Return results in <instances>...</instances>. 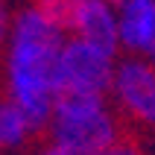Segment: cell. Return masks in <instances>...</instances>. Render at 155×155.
<instances>
[{
  "instance_id": "6da1fadb",
  "label": "cell",
  "mask_w": 155,
  "mask_h": 155,
  "mask_svg": "<svg viewBox=\"0 0 155 155\" xmlns=\"http://www.w3.org/2000/svg\"><path fill=\"white\" fill-rule=\"evenodd\" d=\"M68 32L38 3L15 12L12 29L3 44V97L44 129L59 100V56Z\"/></svg>"
},
{
  "instance_id": "7a4b0ae2",
  "label": "cell",
  "mask_w": 155,
  "mask_h": 155,
  "mask_svg": "<svg viewBox=\"0 0 155 155\" xmlns=\"http://www.w3.org/2000/svg\"><path fill=\"white\" fill-rule=\"evenodd\" d=\"M44 129L53 147L79 155L105 152L126 138L123 120L111 108L108 97H59Z\"/></svg>"
},
{
  "instance_id": "3957f363",
  "label": "cell",
  "mask_w": 155,
  "mask_h": 155,
  "mask_svg": "<svg viewBox=\"0 0 155 155\" xmlns=\"http://www.w3.org/2000/svg\"><path fill=\"white\" fill-rule=\"evenodd\" d=\"M108 103L117 117L140 129L155 126V64L138 56H120L108 85Z\"/></svg>"
},
{
  "instance_id": "277c9868",
  "label": "cell",
  "mask_w": 155,
  "mask_h": 155,
  "mask_svg": "<svg viewBox=\"0 0 155 155\" xmlns=\"http://www.w3.org/2000/svg\"><path fill=\"white\" fill-rule=\"evenodd\" d=\"M120 56L68 38L59 56V94L61 97H108L114 64Z\"/></svg>"
},
{
  "instance_id": "5b68a950",
  "label": "cell",
  "mask_w": 155,
  "mask_h": 155,
  "mask_svg": "<svg viewBox=\"0 0 155 155\" xmlns=\"http://www.w3.org/2000/svg\"><path fill=\"white\" fill-rule=\"evenodd\" d=\"M68 38L85 41L91 47L120 56V44H117V6L108 0H82L76 15L68 24Z\"/></svg>"
},
{
  "instance_id": "8992f818",
  "label": "cell",
  "mask_w": 155,
  "mask_h": 155,
  "mask_svg": "<svg viewBox=\"0 0 155 155\" xmlns=\"http://www.w3.org/2000/svg\"><path fill=\"white\" fill-rule=\"evenodd\" d=\"M117 44L123 56L147 59L155 47V0L117 3Z\"/></svg>"
},
{
  "instance_id": "52a82bcc",
  "label": "cell",
  "mask_w": 155,
  "mask_h": 155,
  "mask_svg": "<svg viewBox=\"0 0 155 155\" xmlns=\"http://www.w3.org/2000/svg\"><path fill=\"white\" fill-rule=\"evenodd\" d=\"M35 132L38 129L32 126V120H29L21 108H18L12 100L0 97V152L24 149Z\"/></svg>"
},
{
  "instance_id": "ba28073f",
  "label": "cell",
  "mask_w": 155,
  "mask_h": 155,
  "mask_svg": "<svg viewBox=\"0 0 155 155\" xmlns=\"http://www.w3.org/2000/svg\"><path fill=\"white\" fill-rule=\"evenodd\" d=\"M79 3H82V0H38V6H41L61 29H68V24H70V18L76 15Z\"/></svg>"
},
{
  "instance_id": "9c48e42d",
  "label": "cell",
  "mask_w": 155,
  "mask_h": 155,
  "mask_svg": "<svg viewBox=\"0 0 155 155\" xmlns=\"http://www.w3.org/2000/svg\"><path fill=\"white\" fill-rule=\"evenodd\" d=\"M97 155H143V149H140L132 138H120L114 147H108L105 152H97Z\"/></svg>"
},
{
  "instance_id": "30bf717a",
  "label": "cell",
  "mask_w": 155,
  "mask_h": 155,
  "mask_svg": "<svg viewBox=\"0 0 155 155\" xmlns=\"http://www.w3.org/2000/svg\"><path fill=\"white\" fill-rule=\"evenodd\" d=\"M12 18H15V12L9 9V0H0V47H3V44H6V38H9Z\"/></svg>"
},
{
  "instance_id": "8fae6325",
  "label": "cell",
  "mask_w": 155,
  "mask_h": 155,
  "mask_svg": "<svg viewBox=\"0 0 155 155\" xmlns=\"http://www.w3.org/2000/svg\"><path fill=\"white\" fill-rule=\"evenodd\" d=\"M35 155H79V152H70V149H61V147H53V143H44Z\"/></svg>"
},
{
  "instance_id": "7c38bea8",
  "label": "cell",
  "mask_w": 155,
  "mask_h": 155,
  "mask_svg": "<svg viewBox=\"0 0 155 155\" xmlns=\"http://www.w3.org/2000/svg\"><path fill=\"white\" fill-rule=\"evenodd\" d=\"M108 3H114V6H117V3H120V0H108Z\"/></svg>"
},
{
  "instance_id": "4fadbf2b",
  "label": "cell",
  "mask_w": 155,
  "mask_h": 155,
  "mask_svg": "<svg viewBox=\"0 0 155 155\" xmlns=\"http://www.w3.org/2000/svg\"><path fill=\"white\" fill-rule=\"evenodd\" d=\"M32 3H38V0H32Z\"/></svg>"
},
{
  "instance_id": "5bb4252c",
  "label": "cell",
  "mask_w": 155,
  "mask_h": 155,
  "mask_svg": "<svg viewBox=\"0 0 155 155\" xmlns=\"http://www.w3.org/2000/svg\"><path fill=\"white\" fill-rule=\"evenodd\" d=\"M0 155H3V152H0Z\"/></svg>"
}]
</instances>
